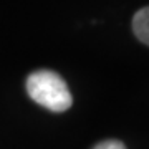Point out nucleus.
<instances>
[{
    "instance_id": "obj_1",
    "label": "nucleus",
    "mask_w": 149,
    "mask_h": 149,
    "mask_svg": "<svg viewBox=\"0 0 149 149\" xmlns=\"http://www.w3.org/2000/svg\"><path fill=\"white\" fill-rule=\"evenodd\" d=\"M27 91L35 103L53 113L66 111L73 103L65 80L50 70L33 71L27 80Z\"/></svg>"
},
{
    "instance_id": "obj_3",
    "label": "nucleus",
    "mask_w": 149,
    "mask_h": 149,
    "mask_svg": "<svg viewBox=\"0 0 149 149\" xmlns=\"http://www.w3.org/2000/svg\"><path fill=\"white\" fill-rule=\"evenodd\" d=\"M93 149H126V146L116 139H106V141H101L100 144H96Z\"/></svg>"
},
{
    "instance_id": "obj_2",
    "label": "nucleus",
    "mask_w": 149,
    "mask_h": 149,
    "mask_svg": "<svg viewBox=\"0 0 149 149\" xmlns=\"http://www.w3.org/2000/svg\"><path fill=\"white\" fill-rule=\"evenodd\" d=\"M133 30L143 43L149 45V7H144L134 15Z\"/></svg>"
}]
</instances>
